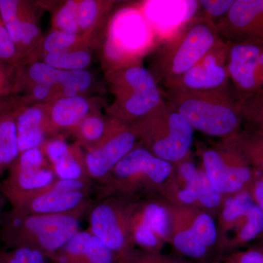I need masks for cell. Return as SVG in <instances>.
<instances>
[{"label":"cell","mask_w":263,"mask_h":263,"mask_svg":"<svg viewBox=\"0 0 263 263\" xmlns=\"http://www.w3.org/2000/svg\"><path fill=\"white\" fill-rule=\"evenodd\" d=\"M164 101L194 129L234 141L243 119L233 86L212 91L165 89Z\"/></svg>","instance_id":"cell-1"},{"label":"cell","mask_w":263,"mask_h":263,"mask_svg":"<svg viewBox=\"0 0 263 263\" xmlns=\"http://www.w3.org/2000/svg\"><path fill=\"white\" fill-rule=\"evenodd\" d=\"M220 39L212 19L203 13L196 15L158 50L149 70L157 84L165 89L200 61Z\"/></svg>","instance_id":"cell-2"},{"label":"cell","mask_w":263,"mask_h":263,"mask_svg":"<svg viewBox=\"0 0 263 263\" xmlns=\"http://www.w3.org/2000/svg\"><path fill=\"white\" fill-rule=\"evenodd\" d=\"M3 240L10 248L33 246L54 257L80 231L75 216L63 214H25L13 210L5 215Z\"/></svg>","instance_id":"cell-3"},{"label":"cell","mask_w":263,"mask_h":263,"mask_svg":"<svg viewBox=\"0 0 263 263\" xmlns=\"http://www.w3.org/2000/svg\"><path fill=\"white\" fill-rule=\"evenodd\" d=\"M108 81L114 96L110 113L122 122H134L164 101L153 74L140 64L115 67L108 74Z\"/></svg>","instance_id":"cell-4"},{"label":"cell","mask_w":263,"mask_h":263,"mask_svg":"<svg viewBox=\"0 0 263 263\" xmlns=\"http://www.w3.org/2000/svg\"><path fill=\"white\" fill-rule=\"evenodd\" d=\"M132 129L145 140L147 149L170 163L186 158L193 143V128L164 100L151 113L133 122Z\"/></svg>","instance_id":"cell-5"},{"label":"cell","mask_w":263,"mask_h":263,"mask_svg":"<svg viewBox=\"0 0 263 263\" xmlns=\"http://www.w3.org/2000/svg\"><path fill=\"white\" fill-rule=\"evenodd\" d=\"M46 162L42 148H37L22 152L10 165L9 176L3 183L2 192L13 209L46 191L56 181V175L46 167Z\"/></svg>","instance_id":"cell-6"},{"label":"cell","mask_w":263,"mask_h":263,"mask_svg":"<svg viewBox=\"0 0 263 263\" xmlns=\"http://www.w3.org/2000/svg\"><path fill=\"white\" fill-rule=\"evenodd\" d=\"M233 143L224 152L211 148L202 154L208 179L220 194L238 193L247 190L253 178L248 161Z\"/></svg>","instance_id":"cell-7"},{"label":"cell","mask_w":263,"mask_h":263,"mask_svg":"<svg viewBox=\"0 0 263 263\" xmlns=\"http://www.w3.org/2000/svg\"><path fill=\"white\" fill-rule=\"evenodd\" d=\"M229 48V43L221 38L200 61L165 89L212 91L230 87L228 69Z\"/></svg>","instance_id":"cell-8"},{"label":"cell","mask_w":263,"mask_h":263,"mask_svg":"<svg viewBox=\"0 0 263 263\" xmlns=\"http://www.w3.org/2000/svg\"><path fill=\"white\" fill-rule=\"evenodd\" d=\"M229 44L228 74L230 84L240 101L263 89V45Z\"/></svg>","instance_id":"cell-9"},{"label":"cell","mask_w":263,"mask_h":263,"mask_svg":"<svg viewBox=\"0 0 263 263\" xmlns=\"http://www.w3.org/2000/svg\"><path fill=\"white\" fill-rule=\"evenodd\" d=\"M216 27L219 37L231 44L263 45V0H235Z\"/></svg>","instance_id":"cell-10"},{"label":"cell","mask_w":263,"mask_h":263,"mask_svg":"<svg viewBox=\"0 0 263 263\" xmlns=\"http://www.w3.org/2000/svg\"><path fill=\"white\" fill-rule=\"evenodd\" d=\"M136 138L132 128L115 119L103 141L91 147L85 155V167L89 176L101 179L113 171L134 148Z\"/></svg>","instance_id":"cell-11"},{"label":"cell","mask_w":263,"mask_h":263,"mask_svg":"<svg viewBox=\"0 0 263 263\" xmlns=\"http://www.w3.org/2000/svg\"><path fill=\"white\" fill-rule=\"evenodd\" d=\"M53 260L54 263H118L113 251L88 231L78 232Z\"/></svg>","instance_id":"cell-12"},{"label":"cell","mask_w":263,"mask_h":263,"mask_svg":"<svg viewBox=\"0 0 263 263\" xmlns=\"http://www.w3.org/2000/svg\"><path fill=\"white\" fill-rule=\"evenodd\" d=\"M113 172L119 179L144 174L154 182L160 183L171 176L172 165L146 148H136L118 163Z\"/></svg>","instance_id":"cell-13"},{"label":"cell","mask_w":263,"mask_h":263,"mask_svg":"<svg viewBox=\"0 0 263 263\" xmlns=\"http://www.w3.org/2000/svg\"><path fill=\"white\" fill-rule=\"evenodd\" d=\"M15 117L20 154L41 148L46 138V124H51L45 109L39 105H21L15 109Z\"/></svg>","instance_id":"cell-14"},{"label":"cell","mask_w":263,"mask_h":263,"mask_svg":"<svg viewBox=\"0 0 263 263\" xmlns=\"http://www.w3.org/2000/svg\"><path fill=\"white\" fill-rule=\"evenodd\" d=\"M82 192H65L48 188L13 209L25 214H63L79 206L84 200Z\"/></svg>","instance_id":"cell-15"},{"label":"cell","mask_w":263,"mask_h":263,"mask_svg":"<svg viewBox=\"0 0 263 263\" xmlns=\"http://www.w3.org/2000/svg\"><path fill=\"white\" fill-rule=\"evenodd\" d=\"M90 232L114 253H120L125 246V237L117 213L108 204H99L90 214Z\"/></svg>","instance_id":"cell-16"},{"label":"cell","mask_w":263,"mask_h":263,"mask_svg":"<svg viewBox=\"0 0 263 263\" xmlns=\"http://www.w3.org/2000/svg\"><path fill=\"white\" fill-rule=\"evenodd\" d=\"M91 103L84 97H62L52 104L48 114L52 126L70 129L91 114Z\"/></svg>","instance_id":"cell-17"},{"label":"cell","mask_w":263,"mask_h":263,"mask_svg":"<svg viewBox=\"0 0 263 263\" xmlns=\"http://www.w3.org/2000/svg\"><path fill=\"white\" fill-rule=\"evenodd\" d=\"M18 107L0 114V174L20 155L15 117Z\"/></svg>","instance_id":"cell-18"},{"label":"cell","mask_w":263,"mask_h":263,"mask_svg":"<svg viewBox=\"0 0 263 263\" xmlns=\"http://www.w3.org/2000/svg\"><path fill=\"white\" fill-rule=\"evenodd\" d=\"M19 42L16 47L19 64L28 57L39 37V27L34 22L27 3L20 1L19 5Z\"/></svg>","instance_id":"cell-19"},{"label":"cell","mask_w":263,"mask_h":263,"mask_svg":"<svg viewBox=\"0 0 263 263\" xmlns=\"http://www.w3.org/2000/svg\"><path fill=\"white\" fill-rule=\"evenodd\" d=\"M44 62L55 68L64 71L82 70L91 64V55L85 50H70L46 53Z\"/></svg>","instance_id":"cell-20"},{"label":"cell","mask_w":263,"mask_h":263,"mask_svg":"<svg viewBox=\"0 0 263 263\" xmlns=\"http://www.w3.org/2000/svg\"><path fill=\"white\" fill-rule=\"evenodd\" d=\"M65 74V71L55 68L45 62H37L29 66L26 75L22 73L18 67L17 78L27 79L33 85H46L55 87L61 85Z\"/></svg>","instance_id":"cell-21"},{"label":"cell","mask_w":263,"mask_h":263,"mask_svg":"<svg viewBox=\"0 0 263 263\" xmlns=\"http://www.w3.org/2000/svg\"><path fill=\"white\" fill-rule=\"evenodd\" d=\"M233 143L248 162L263 172V133L254 129L239 133Z\"/></svg>","instance_id":"cell-22"},{"label":"cell","mask_w":263,"mask_h":263,"mask_svg":"<svg viewBox=\"0 0 263 263\" xmlns=\"http://www.w3.org/2000/svg\"><path fill=\"white\" fill-rule=\"evenodd\" d=\"M110 126L105 119L97 114H90L85 118L75 128L76 133L83 143L91 145V147L99 144L108 133Z\"/></svg>","instance_id":"cell-23"},{"label":"cell","mask_w":263,"mask_h":263,"mask_svg":"<svg viewBox=\"0 0 263 263\" xmlns=\"http://www.w3.org/2000/svg\"><path fill=\"white\" fill-rule=\"evenodd\" d=\"M239 108L243 121L263 133V89L240 100Z\"/></svg>","instance_id":"cell-24"},{"label":"cell","mask_w":263,"mask_h":263,"mask_svg":"<svg viewBox=\"0 0 263 263\" xmlns=\"http://www.w3.org/2000/svg\"><path fill=\"white\" fill-rule=\"evenodd\" d=\"M92 84V76L86 70L65 71L60 87L63 97L81 96V93L89 89Z\"/></svg>","instance_id":"cell-25"},{"label":"cell","mask_w":263,"mask_h":263,"mask_svg":"<svg viewBox=\"0 0 263 263\" xmlns=\"http://www.w3.org/2000/svg\"><path fill=\"white\" fill-rule=\"evenodd\" d=\"M255 204L252 193L248 190L237 193L235 197L226 200L223 218L227 222H235L247 215Z\"/></svg>","instance_id":"cell-26"},{"label":"cell","mask_w":263,"mask_h":263,"mask_svg":"<svg viewBox=\"0 0 263 263\" xmlns=\"http://www.w3.org/2000/svg\"><path fill=\"white\" fill-rule=\"evenodd\" d=\"M174 245L178 251L193 259H201L208 253V248L202 245L191 230L180 232L174 239Z\"/></svg>","instance_id":"cell-27"},{"label":"cell","mask_w":263,"mask_h":263,"mask_svg":"<svg viewBox=\"0 0 263 263\" xmlns=\"http://www.w3.org/2000/svg\"><path fill=\"white\" fill-rule=\"evenodd\" d=\"M142 223L154 233L166 237L169 232V218L165 209L156 203H152L145 209Z\"/></svg>","instance_id":"cell-28"},{"label":"cell","mask_w":263,"mask_h":263,"mask_svg":"<svg viewBox=\"0 0 263 263\" xmlns=\"http://www.w3.org/2000/svg\"><path fill=\"white\" fill-rule=\"evenodd\" d=\"M0 254L6 263H46V254L33 246H19Z\"/></svg>","instance_id":"cell-29"},{"label":"cell","mask_w":263,"mask_h":263,"mask_svg":"<svg viewBox=\"0 0 263 263\" xmlns=\"http://www.w3.org/2000/svg\"><path fill=\"white\" fill-rule=\"evenodd\" d=\"M19 5L17 0H0V14L15 48L19 42Z\"/></svg>","instance_id":"cell-30"},{"label":"cell","mask_w":263,"mask_h":263,"mask_svg":"<svg viewBox=\"0 0 263 263\" xmlns=\"http://www.w3.org/2000/svg\"><path fill=\"white\" fill-rule=\"evenodd\" d=\"M79 34L56 29L45 38L43 43V48L46 53L70 51L73 50L76 43H79Z\"/></svg>","instance_id":"cell-31"},{"label":"cell","mask_w":263,"mask_h":263,"mask_svg":"<svg viewBox=\"0 0 263 263\" xmlns=\"http://www.w3.org/2000/svg\"><path fill=\"white\" fill-rule=\"evenodd\" d=\"M78 5L79 2L67 1L59 9L54 17L57 29L79 34L81 30L77 20Z\"/></svg>","instance_id":"cell-32"},{"label":"cell","mask_w":263,"mask_h":263,"mask_svg":"<svg viewBox=\"0 0 263 263\" xmlns=\"http://www.w3.org/2000/svg\"><path fill=\"white\" fill-rule=\"evenodd\" d=\"M179 173L186 183V189L179 193V199L185 203H193L197 200V185L200 171L193 162H185L180 164Z\"/></svg>","instance_id":"cell-33"},{"label":"cell","mask_w":263,"mask_h":263,"mask_svg":"<svg viewBox=\"0 0 263 263\" xmlns=\"http://www.w3.org/2000/svg\"><path fill=\"white\" fill-rule=\"evenodd\" d=\"M52 166L53 172L59 179L81 180L84 174V167L76 157L74 149Z\"/></svg>","instance_id":"cell-34"},{"label":"cell","mask_w":263,"mask_h":263,"mask_svg":"<svg viewBox=\"0 0 263 263\" xmlns=\"http://www.w3.org/2000/svg\"><path fill=\"white\" fill-rule=\"evenodd\" d=\"M190 229L208 249L215 243L217 236L216 224L209 214H202L197 216Z\"/></svg>","instance_id":"cell-35"},{"label":"cell","mask_w":263,"mask_h":263,"mask_svg":"<svg viewBox=\"0 0 263 263\" xmlns=\"http://www.w3.org/2000/svg\"><path fill=\"white\" fill-rule=\"evenodd\" d=\"M101 3L94 0H83L78 5L77 20L80 30L91 29L101 12Z\"/></svg>","instance_id":"cell-36"},{"label":"cell","mask_w":263,"mask_h":263,"mask_svg":"<svg viewBox=\"0 0 263 263\" xmlns=\"http://www.w3.org/2000/svg\"><path fill=\"white\" fill-rule=\"evenodd\" d=\"M197 200L203 206L213 209L221 201V194L218 193L208 179L205 171H200L197 185Z\"/></svg>","instance_id":"cell-37"},{"label":"cell","mask_w":263,"mask_h":263,"mask_svg":"<svg viewBox=\"0 0 263 263\" xmlns=\"http://www.w3.org/2000/svg\"><path fill=\"white\" fill-rule=\"evenodd\" d=\"M235 0H201L199 1V4L201 6L202 13L216 24L228 14Z\"/></svg>","instance_id":"cell-38"},{"label":"cell","mask_w":263,"mask_h":263,"mask_svg":"<svg viewBox=\"0 0 263 263\" xmlns=\"http://www.w3.org/2000/svg\"><path fill=\"white\" fill-rule=\"evenodd\" d=\"M18 67L12 64L0 62V100L14 91Z\"/></svg>","instance_id":"cell-39"},{"label":"cell","mask_w":263,"mask_h":263,"mask_svg":"<svg viewBox=\"0 0 263 263\" xmlns=\"http://www.w3.org/2000/svg\"><path fill=\"white\" fill-rule=\"evenodd\" d=\"M72 149L73 148L65 140L53 138L44 145L43 151L46 158L53 165L71 153Z\"/></svg>","instance_id":"cell-40"},{"label":"cell","mask_w":263,"mask_h":263,"mask_svg":"<svg viewBox=\"0 0 263 263\" xmlns=\"http://www.w3.org/2000/svg\"><path fill=\"white\" fill-rule=\"evenodd\" d=\"M135 238L138 245L147 248L155 247L158 243L155 233L142 222L137 228Z\"/></svg>","instance_id":"cell-41"},{"label":"cell","mask_w":263,"mask_h":263,"mask_svg":"<svg viewBox=\"0 0 263 263\" xmlns=\"http://www.w3.org/2000/svg\"><path fill=\"white\" fill-rule=\"evenodd\" d=\"M228 263H263V252L259 249H250L232 256Z\"/></svg>","instance_id":"cell-42"},{"label":"cell","mask_w":263,"mask_h":263,"mask_svg":"<svg viewBox=\"0 0 263 263\" xmlns=\"http://www.w3.org/2000/svg\"><path fill=\"white\" fill-rule=\"evenodd\" d=\"M0 62H7L19 67V59L15 44L0 41Z\"/></svg>","instance_id":"cell-43"},{"label":"cell","mask_w":263,"mask_h":263,"mask_svg":"<svg viewBox=\"0 0 263 263\" xmlns=\"http://www.w3.org/2000/svg\"><path fill=\"white\" fill-rule=\"evenodd\" d=\"M85 184L82 180L58 179L50 187L65 192H82Z\"/></svg>","instance_id":"cell-44"},{"label":"cell","mask_w":263,"mask_h":263,"mask_svg":"<svg viewBox=\"0 0 263 263\" xmlns=\"http://www.w3.org/2000/svg\"><path fill=\"white\" fill-rule=\"evenodd\" d=\"M118 263H182L176 261L164 260L163 259L146 256V257H135L134 256L121 254L118 256Z\"/></svg>","instance_id":"cell-45"},{"label":"cell","mask_w":263,"mask_h":263,"mask_svg":"<svg viewBox=\"0 0 263 263\" xmlns=\"http://www.w3.org/2000/svg\"><path fill=\"white\" fill-rule=\"evenodd\" d=\"M53 89H54L53 86H46V85H33L29 98L38 102L45 101L51 96Z\"/></svg>","instance_id":"cell-46"},{"label":"cell","mask_w":263,"mask_h":263,"mask_svg":"<svg viewBox=\"0 0 263 263\" xmlns=\"http://www.w3.org/2000/svg\"><path fill=\"white\" fill-rule=\"evenodd\" d=\"M251 193H252L254 202H256L263 214V176L255 181Z\"/></svg>","instance_id":"cell-47"},{"label":"cell","mask_w":263,"mask_h":263,"mask_svg":"<svg viewBox=\"0 0 263 263\" xmlns=\"http://www.w3.org/2000/svg\"><path fill=\"white\" fill-rule=\"evenodd\" d=\"M0 41L6 43H10V44H14L11 37H10L9 33L5 27L4 23H3L1 14H0Z\"/></svg>","instance_id":"cell-48"},{"label":"cell","mask_w":263,"mask_h":263,"mask_svg":"<svg viewBox=\"0 0 263 263\" xmlns=\"http://www.w3.org/2000/svg\"><path fill=\"white\" fill-rule=\"evenodd\" d=\"M17 105H18V103H8L5 100H0V114L11 110V109L16 108Z\"/></svg>","instance_id":"cell-49"},{"label":"cell","mask_w":263,"mask_h":263,"mask_svg":"<svg viewBox=\"0 0 263 263\" xmlns=\"http://www.w3.org/2000/svg\"><path fill=\"white\" fill-rule=\"evenodd\" d=\"M4 205V201H3V198L0 195V226H2L4 220L5 214H3V207Z\"/></svg>","instance_id":"cell-50"},{"label":"cell","mask_w":263,"mask_h":263,"mask_svg":"<svg viewBox=\"0 0 263 263\" xmlns=\"http://www.w3.org/2000/svg\"><path fill=\"white\" fill-rule=\"evenodd\" d=\"M0 263H6L5 259L3 258V257H2L1 254H0Z\"/></svg>","instance_id":"cell-51"},{"label":"cell","mask_w":263,"mask_h":263,"mask_svg":"<svg viewBox=\"0 0 263 263\" xmlns=\"http://www.w3.org/2000/svg\"><path fill=\"white\" fill-rule=\"evenodd\" d=\"M257 249H259V250H260V251H261V252H263V247H262V248Z\"/></svg>","instance_id":"cell-52"}]
</instances>
